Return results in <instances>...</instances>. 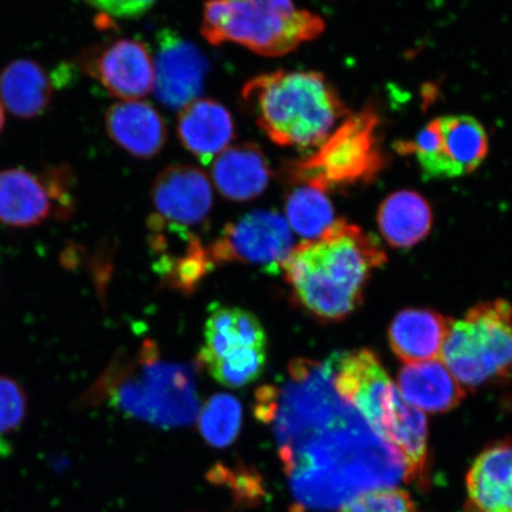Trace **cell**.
Returning a JSON list of instances; mask_svg holds the SVG:
<instances>
[{
	"mask_svg": "<svg viewBox=\"0 0 512 512\" xmlns=\"http://www.w3.org/2000/svg\"><path fill=\"white\" fill-rule=\"evenodd\" d=\"M255 415L271 427L292 494L303 511L337 512L352 499L405 480V460L343 398L332 356L296 358L255 394Z\"/></svg>",
	"mask_w": 512,
	"mask_h": 512,
	"instance_id": "6da1fadb",
	"label": "cell"
},
{
	"mask_svg": "<svg viewBox=\"0 0 512 512\" xmlns=\"http://www.w3.org/2000/svg\"><path fill=\"white\" fill-rule=\"evenodd\" d=\"M387 261L380 242L345 220L300 243L283 267L298 305L322 322H338L362 303L371 273Z\"/></svg>",
	"mask_w": 512,
	"mask_h": 512,
	"instance_id": "7a4b0ae2",
	"label": "cell"
},
{
	"mask_svg": "<svg viewBox=\"0 0 512 512\" xmlns=\"http://www.w3.org/2000/svg\"><path fill=\"white\" fill-rule=\"evenodd\" d=\"M83 401L107 403L131 418L163 428L192 424L202 408L196 368L165 360L152 341H145L133 354L115 358Z\"/></svg>",
	"mask_w": 512,
	"mask_h": 512,
	"instance_id": "3957f363",
	"label": "cell"
},
{
	"mask_svg": "<svg viewBox=\"0 0 512 512\" xmlns=\"http://www.w3.org/2000/svg\"><path fill=\"white\" fill-rule=\"evenodd\" d=\"M243 104L274 144L316 149L348 117L336 88L313 70H278L255 76L242 88Z\"/></svg>",
	"mask_w": 512,
	"mask_h": 512,
	"instance_id": "277c9868",
	"label": "cell"
},
{
	"mask_svg": "<svg viewBox=\"0 0 512 512\" xmlns=\"http://www.w3.org/2000/svg\"><path fill=\"white\" fill-rule=\"evenodd\" d=\"M325 30L324 19L293 0H208L201 34L213 46L236 43L253 53L279 57Z\"/></svg>",
	"mask_w": 512,
	"mask_h": 512,
	"instance_id": "5b68a950",
	"label": "cell"
},
{
	"mask_svg": "<svg viewBox=\"0 0 512 512\" xmlns=\"http://www.w3.org/2000/svg\"><path fill=\"white\" fill-rule=\"evenodd\" d=\"M379 128L373 106L349 114L315 152L286 166L288 181L325 192L374 181L387 163Z\"/></svg>",
	"mask_w": 512,
	"mask_h": 512,
	"instance_id": "8992f818",
	"label": "cell"
},
{
	"mask_svg": "<svg viewBox=\"0 0 512 512\" xmlns=\"http://www.w3.org/2000/svg\"><path fill=\"white\" fill-rule=\"evenodd\" d=\"M441 361L464 388L512 379L511 304H480L452 322Z\"/></svg>",
	"mask_w": 512,
	"mask_h": 512,
	"instance_id": "52a82bcc",
	"label": "cell"
},
{
	"mask_svg": "<svg viewBox=\"0 0 512 512\" xmlns=\"http://www.w3.org/2000/svg\"><path fill=\"white\" fill-rule=\"evenodd\" d=\"M267 362V335L258 317L234 306H216L204 328L200 364L222 386L258 380Z\"/></svg>",
	"mask_w": 512,
	"mask_h": 512,
	"instance_id": "ba28073f",
	"label": "cell"
},
{
	"mask_svg": "<svg viewBox=\"0 0 512 512\" xmlns=\"http://www.w3.org/2000/svg\"><path fill=\"white\" fill-rule=\"evenodd\" d=\"M76 209L74 176L66 165L41 172L23 168L0 171V223L32 228L49 219L67 220Z\"/></svg>",
	"mask_w": 512,
	"mask_h": 512,
	"instance_id": "9c48e42d",
	"label": "cell"
},
{
	"mask_svg": "<svg viewBox=\"0 0 512 512\" xmlns=\"http://www.w3.org/2000/svg\"><path fill=\"white\" fill-rule=\"evenodd\" d=\"M413 153L426 178H457L472 174L489 155L485 128L470 115L435 118L416 134L413 142L401 144Z\"/></svg>",
	"mask_w": 512,
	"mask_h": 512,
	"instance_id": "30bf717a",
	"label": "cell"
},
{
	"mask_svg": "<svg viewBox=\"0 0 512 512\" xmlns=\"http://www.w3.org/2000/svg\"><path fill=\"white\" fill-rule=\"evenodd\" d=\"M291 228L277 211L256 210L224 227L210 245L215 266L240 262L279 273L293 252Z\"/></svg>",
	"mask_w": 512,
	"mask_h": 512,
	"instance_id": "8fae6325",
	"label": "cell"
},
{
	"mask_svg": "<svg viewBox=\"0 0 512 512\" xmlns=\"http://www.w3.org/2000/svg\"><path fill=\"white\" fill-rule=\"evenodd\" d=\"M152 268L163 285L190 294L215 267L210 245H204L195 229L174 226L153 215L147 221Z\"/></svg>",
	"mask_w": 512,
	"mask_h": 512,
	"instance_id": "7c38bea8",
	"label": "cell"
},
{
	"mask_svg": "<svg viewBox=\"0 0 512 512\" xmlns=\"http://www.w3.org/2000/svg\"><path fill=\"white\" fill-rule=\"evenodd\" d=\"M82 67L121 101L142 100L155 87L151 51L143 41L133 38H120L96 48L83 57Z\"/></svg>",
	"mask_w": 512,
	"mask_h": 512,
	"instance_id": "4fadbf2b",
	"label": "cell"
},
{
	"mask_svg": "<svg viewBox=\"0 0 512 512\" xmlns=\"http://www.w3.org/2000/svg\"><path fill=\"white\" fill-rule=\"evenodd\" d=\"M155 87L157 99L171 110H182L204 89L209 63L201 50L178 32L164 29L157 35Z\"/></svg>",
	"mask_w": 512,
	"mask_h": 512,
	"instance_id": "5bb4252c",
	"label": "cell"
},
{
	"mask_svg": "<svg viewBox=\"0 0 512 512\" xmlns=\"http://www.w3.org/2000/svg\"><path fill=\"white\" fill-rule=\"evenodd\" d=\"M153 215L174 226L197 229L208 220L214 195L206 172L197 166H168L152 185Z\"/></svg>",
	"mask_w": 512,
	"mask_h": 512,
	"instance_id": "9a60e30c",
	"label": "cell"
},
{
	"mask_svg": "<svg viewBox=\"0 0 512 512\" xmlns=\"http://www.w3.org/2000/svg\"><path fill=\"white\" fill-rule=\"evenodd\" d=\"M177 133L185 149L209 165L233 142L235 123L220 102L198 98L179 112Z\"/></svg>",
	"mask_w": 512,
	"mask_h": 512,
	"instance_id": "2e32d148",
	"label": "cell"
},
{
	"mask_svg": "<svg viewBox=\"0 0 512 512\" xmlns=\"http://www.w3.org/2000/svg\"><path fill=\"white\" fill-rule=\"evenodd\" d=\"M469 512H512V441L485 448L466 477Z\"/></svg>",
	"mask_w": 512,
	"mask_h": 512,
	"instance_id": "e0dca14e",
	"label": "cell"
},
{
	"mask_svg": "<svg viewBox=\"0 0 512 512\" xmlns=\"http://www.w3.org/2000/svg\"><path fill=\"white\" fill-rule=\"evenodd\" d=\"M108 136L121 149L140 159H150L162 151L168 130L162 115L142 100L120 101L105 115Z\"/></svg>",
	"mask_w": 512,
	"mask_h": 512,
	"instance_id": "ac0fdd59",
	"label": "cell"
},
{
	"mask_svg": "<svg viewBox=\"0 0 512 512\" xmlns=\"http://www.w3.org/2000/svg\"><path fill=\"white\" fill-rule=\"evenodd\" d=\"M211 178L217 190L227 200L252 201L259 197L270 183V163L258 145H235L228 147L214 159Z\"/></svg>",
	"mask_w": 512,
	"mask_h": 512,
	"instance_id": "d6986e66",
	"label": "cell"
},
{
	"mask_svg": "<svg viewBox=\"0 0 512 512\" xmlns=\"http://www.w3.org/2000/svg\"><path fill=\"white\" fill-rule=\"evenodd\" d=\"M452 322L432 310H403L390 325V348L407 364L441 360Z\"/></svg>",
	"mask_w": 512,
	"mask_h": 512,
	"instance_id": "ffe728a7",
	"label": "cell"
},
{
	"mask_svg": "<svg viewBox=\"0 0 512 512\" xmlns=\"http://www.w3.org/2000/svg\"><path fill=\"white\" fill-rule=\"evenodd\" d=\"M402 398L431 413H444L465 398V388L441 360L406 364L398 377Z\"/></svg>",
	"mask_w": 512,
	"mask_h": 512,
	"instance_id": "44dd1931",
	"label": "cell"
},
{
	"mask_svg": "<svg viewBox=\"0 0 512 512\" xmlns=\"http://www.w3.org/2000/svg\"><path fill=\"white\" fill-rule=\"evenodd\" d=\"M54 83L42 64L18 59L0 72V101L12 115L32 119L46 113L53 100Z\"/></svg>",
	"mask_w": 512,
	"mask_h": 512,
	"instance_id": "7402d4cb",
	"label": "cell"
},
{
	"mask_svg": "<svg viewBox=\"0 0 512 512\" xmlns=\"http://www.w3.org/2000/svg\"><path fill=\"white\" fill-rule=\"evenodd\" d=\"M377 222L390 246L411 248L430 234L433 214L430 203L419 192L401 190L382 202Z\"/></svg>",
	"mask_w": 512,
	"mask_h": 512,
	"instance_id": "603a6c76",
	"label": "cell"
},
{
	"mask_svg": "<svg viewBox=\"0 0 512 512\" xmlns=\"http://www.w3.org/2000/svg\"><path fill=\"white\" fill-rule=\"evenodd\" d=\"M285 213L288 226L307 241L320 238L336 222L326 192L310 185H299L287 195Z\"/></svg>",
	"mask_w": 512,
	"mask_h": 512,
	"instance_id": "cb8c5ba5",
	"label": "cell"
},
{
	"mask_svg": "<svg viewBox=\"0 0 512 512\" xmlns=\"http://www.w3.org/2000/svg\"><path fill=\"white\" fill-rule=\"evenodd\" d=\"M197 418L201 435L210 446L227 447L240 433L242 406L232 395L217 394L201 408Z\"/></svg>",
	"mask_w": 512,
	"mask_h": 512,
	"instance_id": "d4e9b609",
	"label": "cell"
},
{
	"mask_svg": "<svg viewBox=\"0 0 512 512\" xmlns=\"http://www.w3.org/2000/svg\"><path fill=\"white\" fill-rule=\"evenodd\" d=\"M28 413V396L12 377L0 375V456L10 453L9 435L21 428Z\"/></svg>",
	"mask_w": 512,
	"mask_h": 512,
	"instance_id": "484cf974",
	"label": "cell"
},
{
	"mask_svg": "<svg viewBox=\"0 0 512 512\" xmlns=\"http://www.w3.org/2000/svg\"><path fill=\"white\" fill-rule=\"evenodd\" d=\"M337 512H419L411 496L396 486L364 492Z\"/></svg>",
	"mask_w": 512,
	"mask_h": 512,
	"instance_id": "4316f807",
	"label": "cell"
},
{
	"mask_svg": "<svg viewBox=\"0 0 512 512\" xmlns=\"http://www.w3.org/2000/svg\"><path fill=\"white\" fill-rule=\"evenodd\" d=\"M85 3L115 19H137L146 15L157 0H85Z\"/></svg>",
	"mask_w": 512,
	"mask_h": 512,
	"instance_id": "83f0119b",
	"label": "cell"
},
{
	"mask_svg": "<svg viewBox=\"0 0 512 512\" xmlns=\"http://www.w3.org/2000/svg\"><path fill=\"white\" fill-rule=\"evenodd\" d=\"M4 125H5V108L2 104V101H0V133H2Z\"/></svg>",
	"mask_w": 512,
	"mask_h": 512,
	"instance_id": "f1b7e54d",
	"label": "cell"
}]
</instances>
